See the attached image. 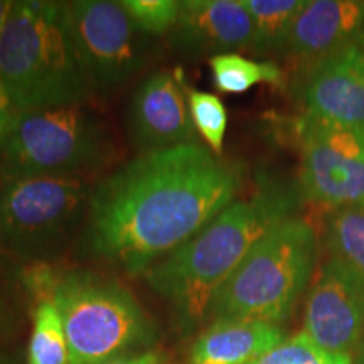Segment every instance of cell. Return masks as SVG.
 I'll use <instances>...</instances> for the list:
<instances>
[{"instance_id": "1", "label": "cell", "mask_w": 364, "mask_h": 364, "mask_svg": "<svg viewBox=\"0 0 364 364\" xmlns=\"http://www.w3.org/2000/svg\"><path fill=\"white\" fill-rule=\"evenodd\" d=\"M245 169L201 144L140 154L90 191L83 250L140 275L236 201Z\"/></svg>"}, {"instance_id": "2", "label": "cell", "mask_w": 364, "mask_h": 364, "mask_svg": "<svg viewBox=\"0 0 364 364\" xmlns=\"http://www.w3.org/2000/svg\"><path fill=\"white\" fill-rule=\"evenodd\" d=\"M300 198L297 184L260 176L248 198L231 203L144 273L150 289L171 306L182 334L208 318L218 289L268 231L295 216Z\"/></svg>"}, {"instance_id": "3", "label": "cell", "mask_w": 364, "mask_h": 364, "mask_svg": "<svg viewBox=\"0 0 364 364\" xmlns=\"http://www.w3.org/2000/svg\"><path fill=\"white\" fill-rule=\"evenodd\" d=\"M0 81L17 112L88 102L93 91L73 48L63 2H14L0 33Z\"/></svg>"}, {"instance_id": "4", "label": "cell", "mask_w": 364, "mask_h": 364, "mask_svg": "<svg viewBox=\"0 0 364 364\" xmlns=\"http://www.w3.org/2000/svg\"><path fill=\"white\" fill-rule=\"evenodd\" d=\"M318 257L317 231L292 216L263 236L228 277L208 317L282 324L311 284Z\"/></svg>"}, {"instance_id": "5", "label": "cell", "mask_w": 364, "mask_h": 364, "mask_svg": "<svg viewBox=\"0 0 364 364\" xmlns=\"http://www.w3.org/2000/svg\"><path fill=\"white\" fill-rule=\"evenodd\" d=\"M56 304L70 364H103L150 351L159 329L124 284L93 270H65Z\"/></svg>"}, {"instance_id": "6", "label": "cell", "mask_w": 364, "mask_h": 364, "mask_svg": "<svg viewBox=\"0 0 364 364\" xmlns=\"http://www.w3.org/2000/svg\"><path fill=\"white\" fill-rule=\"evenodd\" d=\"M117 157L108 127L85 105L17 112L0 140L4 182L102 171Z\"/></svg>"}, {"instance_id": "7", "label": "cell", "mask_w": 364, "mask_h": 364, "mask_svg": "<svg viewBox=\"0 0 364 364\" xmlns=\"http://www.w3.org/2000/svg\"><path fill=\"white\" fill-rule=\"evenodd\" d=\"M90 191L83 179L34 177L0 191V250L22 263L51 262L65 252L86 218Z\"/></svg>"}, {"instance_id": "8", "label": "cell", "mask_w": 364, "mask_h": 364, "mask_svg": "<svg viewBox=\"0 0 364 364\" xmlns=\"http://www.w3.org/2000/svg\"><path fill=\"white\" fill-rule=\"evenodd\" d=\"M73 48L91 91H110L134 76L147 59V39L120 2H63Z\"/></svg>"}, {"instance_id": "9", "label": "cell", "mask_w": 364, "mask_h": 364, "mask_svg": "<svg viewBox=\"0 0 364 364\" xmlns=\"http://www.w3.org/2000/svg\"><path fill=\"white\" fill-rule=\"evenodd\" d=\"M297 134L300 196L331 209L364 204V130L302 115Z\"/></svg>"}, {"instance_id": "10", "label": "cell", "mask_w": 364, "mask_h": 364, "mask_svg": "<svg viewBox=\"0 0 364 364\" xmlns=\"http://www.w3.org/2000/svg\"><path fill=\"white\" fill-rule=\"evenodd\" d=\"M304 334L332 353L358 351L364 338V279L329 257L312 280L304 312Z\"/></svg>"}, {"instance_id": "11", "label": "cell", "mask_w": 364, "mask_h": 364, "mask_svg": "<svg viewBox=\"0 0 364 364\" xmlns=\"http://www.w3.org/2000/svg\"><path fill=\"white\" fill-rule=\"evenodd\" d=\"M129 134L140 154L196 144L182 71H156L136 86L129 107Z\"/></svg>"}, {"instance_id": "12", "label": "cell", "mask_w": 364, "mask_h": 364, "mask_svg": "<svg viewBox=\"0 0 364 364\" xmlns=\"http://www.w3.org/2000/svg\"><path fill=\"white\" fill-rule=\"evenodd\" d=\"M304 115L364 130V44L349 46L307 66Z\"/></svg>"}, {"instance_id": "13", "label": "cell", "mask_w": 364, "mask_h": 364, "mask_svg": "<svg viewBox=\"0 0 364 364\" xmlns=\"http://www.w3.org/2000/svg\"><path fill=\"white\" fill-rule=\"evenodd\" d=\"M169 43L189 56L252 49L253 21L240 0H186Z\"/></svg>"}, {"instance_id": "14", "label": "cell", "mask_w": 364, "mask_h": 364, "mask_svg": "<svg viewBox=\"0 0 364 364\" xmlns=\"http://www.w3.org/2000/svg\"><path fill=\"white\" fill-rule=\"evenodd\" d=\"M358 44H364V0H307L285 53L309 66Z\"/></svg>"}, {"instance_id": "15", "label": "cell", "mask_w": 364, "mask_h": 364, "mask_svg": "<svg viewBox=\"0 0 364 364\" xmlns=\"http://www.w3.org/2000/svg\"><path fill=\"white\" fill-rule=\"evenodd\" d=\"M284 339L279 324L220 318L194 341L188 364H250Z\"/></svg>"}, {"instance_id": "16", "label": "cell", "mask_w": 364, "mask_h": 364, "mask_svg": "<svg viewBox=\"0 0 364 364\" xmlns=\"http://www.w3.org/2000/svg\"><path fill=\"white\" fill-rule=\"evenodd\" d=\"M253 21L252 51L267 54L285 53L299 14L307 0H240Z\"/></svg>"}, {"instance_id": "17", "label": "cell", "mask_w": 364, "mask_h": 364, "mask_svg": "<svg viewBox=\"0 0 364 364\" xmlns=\"http://www.w3.org/2000/svg\"><path fill=\"white\" fill-rule=\"evenodd\" d=\"M324 241L329 257L338 258L364 279V204L332 209Z\"/></svg>"}, {"instance_id": "18", "label": "cell", "mask_w": 364, "mask_h": 364, "mask_svg": "<svg viewBox=\"0 0 364 364\" xmlns=\"http://www.w3.org/2000/svg\"><path fill=\"white\" fill-rule=\"evenodd\" d=\"M213 81L221 93H245L255 85L284 83V71L273 61H252L238 53L220 54L209 59Z\"/></svg>"}, {"instance_id": "19", "label": "cell", "mask_w": 364, "mask_h": 364, "mask_svg": "<svg viewBox=\"0 0 364 364\" xmlns=\"http://www.w3.org/2000/svg\"><path fill=\"white\" fill-rule=\"evenodd\" d=\"M26 364H70V349L61 316L53 300L36 304Z\"/></svg>"}, {"instance_id": "20", "label": "cell", "mask_w": 364, "mask_h": 364, "mask_svg": "<svg viewBox=\"0 0 364 364\" xmlns=\"http://www.w3.org/2000/svg\"><path fill=\"white\" fill-rule=\"evenodd\" d=\"M182 86H184L189 115L196 132L203 136L213 154L221 156L228 129L226 107L216 95L194 90L193 86H189L184 73H182Z\"/></svg>"}, {"instance_id": "21", "label": "cell", "mask_w": 364, "mask_h": 364, "mask_svg": "<svg viewBox=\"0 0 364 364\" xmlns=\"http://www.w3.org/2000/svg\"><path fill=\"white\" fill-rule=\"evenodd\" d=\"M250 364H354V358L353 354L327 351L300 332Z\"/></svg>"}, {"instance_id": "22", "label": "cell", "mask_w": 364, "mask_h": 364, "mask_svg": "<svg viewBox=\"0 0 364 364\" xmlns=\"http://www.w3.org/2000/svg\"><path fill=\"white\" fill-rule=\"evenodd\" d=\"M27 295L16 275L0 272V348L16 343L26 329Z\"/></svg>"}, {"instance_id": "23", "label": "cell", "mask_w": 364, "mask_h": 364, "mask_svg": "<svg viewBox=\"0 0 364 364\" xmlns=\"http://www.w3.org/2000/svg\"><path fill=\"white\" fill-rule=\"evenodd\" d=\"M120 4L145 36L169 34L181 11L177 0H122Z\"/></svg>"}, {"instance_id": "24", "label": "cell", "mask_w": 364, "mask_h": 364, "mask_svg": "<svg viewBox=\"0 0 364 364\" xmlns=\"http://www.w3.org/2000/svg\"><path fill=\"white\" fill-rule=\"evenodd\" d=\"M65 270L51 262H27L17 268L16 279L31 302L39 304L53 300L59 280Z\"/></svg>"}, {"instance_id": "25", "label": "cell", "mask_w": 364, "mask_h": 364, "mask_svg": "<svg viewBox=\"0 0 364 364\" xmlns=\"http://www.w3.org/2000/svg\"><path fill=\"white\" fill-rule=\"evenodd\" d=\"M16 107H14L11 97H9L6 86L0 81V140L6 135L9 125L12 124L14 117H16Z\"/></svg>"}, {"instance_id": "26", "label": "cell", "mask_w": 364, "mask_h": 364, "mask_svg": "<svg viewBox=\"0 0 364 364\" xmlns=\"http://www.w3.org/2000/svg\"><path fill=\"white\" fill-rule=\"evenodd\" d=\"M103 364H167V359L162 353L150 349V351L132 354V356H125L120 359H113V361Z\"/></svg>"}, {"instance_id": "27", "label": "cell", "mask_w": 364, "mask_h": 364, "mask_svg": "<svg viewBox=\"0 0 364 364\" xmlns=\"http://www.w3.org/2000/svg\"><path fill=\"white\" fill-rule=\"evenodd\" d=\"M0 364H26L17 353L9 351L7 348H0Z\"/></svg>"}, {"instance_id": "28", "label": "cell", "mask_w": 364, "mask_h": 364, "mask_svg": "<svg viewBox=\"0 0 364 364\" xmlns=\"http://www.w3.org/2000/svg\"><path fill=\"white\" fill-rule=\"evenodd\" d=\"M12 7L14 2H11V0H0V33H2L4 26H6L9 16H11Z\"/></svg>"}, {"instance_id": "29", "label": "cell", "mask_w": 364, "mask_h": 364, "mask_svg": "<svg viewBox=\"0 0 364 364\" xmlns=\"http://www.w3.org/2000/svg\"><path fill=\"white\" fill-rule=\"evenodd\" d=\"M354 364H364V338L358 348V354H356V359H354Z\"/></svg>"}]
</instances>
